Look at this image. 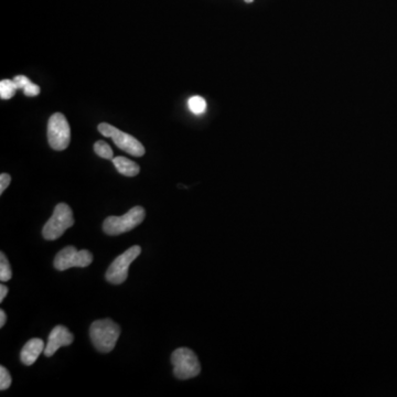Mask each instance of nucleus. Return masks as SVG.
Masks as SVG:
<instances>
[{
  "label": "nucleus",
  "mask_w": 397,
  "mask_h": 397,
  "mask_svg": "<svg viewBox=\"0 0 397 397\" xmlns=\"http://www.w3.org/2000/svg\"><path fill=\"white\" fill-rule=\"evenodd\" d=\"M14 82L16 83V85H17L18 89H23L31 81L27 76H25V75H17V76L14 78Z\"/></svg>",
  "instance_id": "nucleus-19"
},
{
  "label": "nucleus",
  "mask_w": 397,
  "mask_h": 397,
  "mask_svg": "<svg viewBox=\"0 0 397 397\" xmlns=\"http://www.w3.org/2000/svg\"><path fill=\"white\" fill-rule=\"evenodd\" d=\"M113 164H114L117 171L126 175V177H135L140 171V168L136 162H131L125 157H116V158L113 159Z\"/></svg>",
  "instance_id": "nucleus-11"
},
{
  "label": "nucleus",
  "mask_w": 397,
  "mask_h": 397,
  "mask_svg": "<svg viewBox=\"0 0 397 397\" xmlns=\"http://www.w3.org/2000/svg\"><path fill=\"white\" fill-rule=\"evenodd\" d=\"M190 111L195 115H201L206 111V102L201 96H192L188 102Z\"/></svg>",
  "instance_id": "nucleus-14"
},
{
  "label": "nucleus",
  "mask_w": 397,
  "mask_h": 397,
  "mask_svg": "<svg viewBox=\"0 0 397 397\" xmlns=\"http://www.w3.org/2000/svg\"><path fill=\"white\" fill-rule=\"evenodd\" d=\"M74 224L73 212L65 203H58L54 208L52 217L45 223L42 235L47 241L58 239L62 234Z\"/></svg>",
  "instance_id": "nucleus-3"
},
{
  "label": "nucleus",
  "mask_w": 397,
  "mask_h": 397,
  "mask_svg": "<svg viewBox=\"0 0 397 397\" xmlns=\"http://www.w3.org/2000/svg\"><path fill=\"white\" fill-rule=\"evenodd\" d=\"M17 85L14 80H3L0 82V98L1 100H10L17 92Z\"/></svg>",
  "instance_id": "nucleus-12"
},
{
  "label": "nucleus",
  "mask_w": 397,
  "mask_h": 397,
  "mask_svg": "<svg viewBox=\"0 0 397 397\" xmlns=\"http://www.w3.org/2000/svg\"><path fill=\"white\" fill-rule=\"evenodd\" d=\"M146 217L142 206H133L122 217H109L104 221L103 230L107 235H120L137 228Z\"/></svg>",
  "instance_id": "nucleus-2"
},
{
  "label": "nucleus",
  "mask_w": 397,
  "mask_h": 397,
  "mask_svg": "<svg viewBox=\"0 0 397 397\" xmlns=\"http://www.w3.org/2000/svg\"><path fill=\"white\" fill-rule=\"evenodd\" d=\"M98 131L103 136L109 137L113 139L117 147L124 150L125 153L135 157H142L144 155V148L142 142L137 140L135 137L131 136L129 133H124L120 131L118 128L109 125L107 122H102L98 125Z\"/></svg>",
  "instance_id": "nucleus-6"
},
{
  "label": "nucleus",
  "mask_w": 397,
  "mask_h": 397,
  "mask_svg": "<svg viewBox=\"0 0 397 397\" xmlns=\"http://www.w3.org/2000/svg\"><path fill=\"white\" fill-rule=\"evenodd\" d=\"M47 142L51 148L58 151L67 149L71 142V128L67 117L61 113H56L47 122Z\"/></svg>",
  "instance_id": "nucleus-5"
},
{
  "label": "nucleus",
  "mask_w": 397,
  "mask_h": 397,
  "mask_svg": "<svg viewBox=\"0 0 397 397\" xmlns=\"http://www.w3.org/2000/svg\"><path fill=\"white\" fill-rule=\"evenodd\" d=\"M93 255L87 250H78L74 246H67L56 254L54 267L67 270L72 267H87L92 264Z\"/></svg>",
  "instance_id": "nucleus-8"
},
{
  "label": "nucleus",
  "mask_w": 397,
  "mask_h": 397,
  "mask_svg": "<svg viewBox=\"0 0 397 397\" xmlns=\"http://www.w3.org/2000/svg\"><path fill=\"white\" fill-rule=\"evenodd\" d=\"M12 385V376L5 367H0V389L5 391Z\"/></svg>",
  "instance_id": "nucleus-16"
},
{
  "label": "nucleus",
  "mask_w": 397,
  "mask_h": 397,
  "mask_svg": "<svg viewBox=\"0 0 397 397\" xmlns=\"http://www.w3.org/2000/svg\"><path fill=\"white\" fill-rule=\"evenodd\" d=\"M12 276V266L9 264L7 256L1 253L0 254V281H3V283L10 281Z\"/></svg>",
  "instance_id": "nucleus-13"
},
{
  "label": "nucleus",
  "mask_w": 397,
  "mask_h": 397,
  "mask_svg": "<svg viewBox=\"0 0 397 397\" xmlns=\"http://www.w3.org/2000/svg\"><path fill=\"white\" fill-rule=\"evenodd\" d=\"M40 87L36 85V84L30 83L27 85V87L23 89V93H25V96H29V98H34V96H36V95L40 94Z\"/></svg>",
  "instance_id": "nucleus-17"
},
{
  "label": "nucleus",
  "mask_w": 397,
  "mask_h": 397,
  "mask_svg": "<svg viewBox=\"0 0 397 397\" xmlns=\"http://www.w3.org/2000/svg\"><path fill=\"white\" fill-rule=\"evenodd\" d=\"M73 340H74V336L65 327L56 325V328H53V330L51 331L49 339H47V345L45 349V356L50 358L60 347L71 345Z\"/></svg>",
  "instance_id": "nucleus-9"
},
{
  "label": "nucleus",
  "mask_w": 397,
  "mask_h": 397,
  "mask_svg": "<svg viewBox=\"0 0 397 397\" xmlns=\"http://www.w3.org/2000/svg\"><path fill=\"white\" fill-rule=\"evenodd\" d=\"M94 151L96 155H100L102 158L109 159V160L114 159L113 150H111V146L107 142H102V140L95 142Z\"/></svg>",
  "instance_id": "nucleus-15"
},
{
  "label": "nucleus",
  "mask_w": 397,
  "mask_h": 397,
  "mask_svg": "<svg viewBox=\"0 0 397 397\" xmlns=\"http://www.w3.org/2000/svg\"><path fill=\"white\" fill-rule=\"evenodd\" d=\"M245 1H246V3H253L254 0H245Z\"/></svg>",
  "instance_id": "nucleus-22"
},
{
  "label": "nucleus",
  "mask_w": 397,
  "mask_h": 397,
  "mask_svg": "<svg viewBox=\"0 0 397 397\" xmlns=\"http://www.w3.org/2000/svg\"><path fill=\"white\" fill-rule=\"evenodd\" d=\"M140 253H142V248L138 245H135L128 248L122 255L118 256L106 272V281L114 285L124 283L127 279L129 266L140 255Z\"/></svg>",
  "instance_id": "nucleus-7"
},
{
  "label": "nucleus",
  "mask_w": 397,
  "mask_h": 397,
  "mask_svg": "<svg viewBox=\"0 0 397 397\" xmlns=\"http://www.w3.org/2000/svg\"><path fill=\"white\" fill-rule=\"evenodd\" d=\"M45 349V343L41 339L34 338V339L29 340L20 353V360L25 365H28V367L32 365Z\"/></svg>",
  "instance_id": "nucleus-10"
},
{
  "label": "nucleus",
  "mask_w": 397,
  "mask_h": 397,
  "mask_svg": "<svg viewBox=\"0 0 397 397\" xmlns=\"http://www.w3.org/2000/svg\"><path fill=\"white\" fill-rule=\"evenodd\" d=\"M6 312L3 310H0V327H1V328H3L5 323H6Z\"/></svg>",
  "instance_id": "nucleus-21"
},
{
  "label": "nucleus",
  "mask_w": 397,
  "mask_h": 397,
  "mask_svg": "<svg viewBox=\"0 0 397 397\" xmlns=\"http://www.w3.org/2000/svg\"><path fill=\"white\" fill-rule=\"evenodd\" d=\"M10 182H12V177L8 173H1V175H0V193L1 195L8 188Z\"/></svg>",
  "instance_id": "nucleus-18"
},
{
  "label": "nucleus",
  "mask_w": 397,
  "mask_h": 397,
  "mask_svg": "<svg viewBox=\"0 0 397 397\" xmlns=\"http://www.w3.org/2000/svg\"><path fill=\"white\" fill-rule=\"evenodd\" d=\"M173 374L179 380L195 378L201 371L200 362L193 351L188 347H179L171 356Z\"/></svg>",
  "instance_id": "nucleus-4"
},
{
  "label": "nucleus",
  "mask_w": 397,
  "mask_h": 397,
  "mask_svg": "<svg viewBox=\"0 0 397 397\" xmlns=\"http://www.w3.org/2000/svg\"><path fill=\"white\" fill-rule=\"evenodd\" d=\"M89 336L100 352H111L120 338V325L111 319L96 320L89 328Z\"/></svg>",
  "instance_id": "nucleus-1"
},
{
  "label": "nucleus",
  "mask_w": 397,
  "mask_h": 397,
  "mask_svg": "<svg viewBox=\"0 0 397 397\" xmlns=\"http://www.w3.org/2000/svg\"><path fill=\"white\" fill-rule=\"evenodd\" d=\"M7 294H8V287L5 286V285H1L0 286V301L3 303L5 298H6Z\"/></svg>",
  "instance_id": "nucleus-20"
}]
</instances>
